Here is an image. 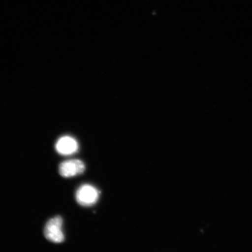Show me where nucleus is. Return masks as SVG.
I'll return each mask as SVG.
<instances>
[{
	"mask_svg": "<svg viewBox=\"0 0 252 252\" xmlns=\"http://www.w3.org/2000/svg\"><path fill=\"white\" fill-rule=\"evenodd\" d=\"M63 220L61 216H56L48 220L44 229V235L47 240L55 244H61L64 241L65 236L63 232Z\"/></svg>",
	"mask_w": 252,
	"mask_h": 252,
	"instance_id": "obj_1",
	"label": "nucleus"
},
{
	"mask_svg": "<svg viewBox=\"0 0 252 252\" xmlns=\"http://www.w3.org/2000/svg\"><path fill=\"white\" fill-rule=\"evenodd\" d=\"M99 191L90 185H84L78 189L75 199L79 204L84 207L93 206L99 199Z\"/></svg>",
	"mask_w": 252,
	"mask_h": 252,
	"instance_id": "obj_2",
	"label": "nucleus"
},
{
	"mask_svg": "<svg viewBox=\"0 0 252 252\" xmlns=\"http://www.w3.org/2000/svg\"><path fill=\"white\" fill-rule=\"evenodd\" d=\"M85 170L86 166L83 161L79 159H71L61 163L59 172L62 177L68 178L83 174Z\"/></svg>",
	"mask_w": 252,
	"mask_h": 252,
	"instance_id": "obj_3",
	"label": "nucleus"
},
{
	"mask_svg": "<svg viewBox=\"0 0 252 252\" xmlns=\"http://www.w3.org/2000/svg\"><path fill=\"white\" fill-rule=\"evenodd\" d=\"M55 149L61 155L68 156L77 152L79 145L74 138L65 135L60 138L56 142Z\"/></svg>",
	"mask_w": 252,
	"mask_h": 252,
	"instance_id": "obj_4",
	"label": "nucleus"
}]
</instances>
